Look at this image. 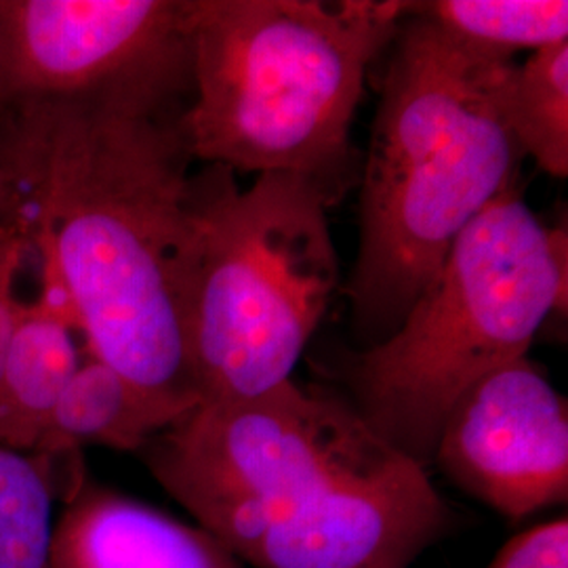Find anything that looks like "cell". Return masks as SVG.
Instances as JSON below:
<instances>
[{"mask_svg":"<svg viewBox=\"0 0 568 568\" xmlns=\"http://www.w3.org/2000/svg\"><path fill=\"white\" fill-rule=\"evenodd\" d=\"M190 98L133 89L0 114V224L58 265L89 356L183 413L201 405L185 344Z\"/></svg>","mask_w":568,"mask_h":568,"instance_id":"cell-1","label":"cell"},{"mask_svg":"<svg viewBox=\"0 0 568 568\" xmlns=\"http://www.w3.org/2000/svg\"><path fill=\"white\" fill-rule=\"evenodd\" d=\"M392 44L347 283L352 328L365 347L400 326L523 156L506 119L514 61L474 53L417 18H403Z\"/></svg>","mask_w":568,"mask_h":568,"instance_id":"cell-2","label":"cell"},{"mask_svg":"<svg viewBox=\"0 0 568 568\" xmlns=\"http://www.w3.org/2000/svg\"><path fill=\"white\" fill-rule=\"evenodd\" d=\"M400 21L394 0H194L192 159L300 175L339 203L361 182L349 131L366 70Z\"/></svg>","mask_w":568,"mask_h":568,"instance_id":"cell-3","label":"cell"},{"mask_svg":"<svg viewBox=\"0 0 568 568\" xmlns=\"http://www.w3.org/2000/svg\"><path fill=\"white\" fill-rule=\"evenodd\" d=\"M567 230L541 224L514 178L462 232L400 326L349 363V405L368 429L429 466L457 400L525 358L551 312H567Z\"/></svg>","mask_w":568,"mask_h":568,"instance_id":"cell-4","label":"cell"},{"mask_svg":"<svg viewBox=\"0 0 568 568\" xmlns=\"http://www.w3.org/2000/svg\"><path fill=\"white\" fill-rule=\"evenodd\" d=\"M236 173H194V260L185 344L203 403L260 398L291 382L339 283L316 185L264 173L241 190Z\"/></svg>","mask_w":568,"mask_h":568,"instance_id":"cell-5","label":"cell"},{"mask_svg":"<svg viewBox=\"0 0 568 568\" xmlns=\"http://www.w3.org/2000/svg\"><path fill=\"white\" fill-rule=\"evenodd\" d=\"M159 485L234 556L307 497L396 455L347 400L293 379L203 403L142 450Z\"/></svg>","mask_w":568,"mask_h":568,"instance_id":"cell-6","label":"cell"},{"mask_svg":"<svg viewBox=\"0 0 568 568\" xmlns=\"http://www.w3.org/2000/svg\"><path fill=\"white\" fill-rule=\"evenodd\" d=\"M194 0H0V114L114 91L192 95Z\"/></svg>","mask_w":568,"mask_h":568,"instance_id":"cell-7","label":"cell"},{"mask_svg":"<svg viewBox=\"0 0 568 568\" xmlns=\"http://www.w3.org/2000/svg\"><path fill=\"white\" fill-rule=\"evenodd\" d=\"M432 464L509 523L567 504V400L527 356L501 366L453 406Z\"/></svg>","mask_w":568,"mask_h":568,"instance_id":"cell-8","label":"cell"},{"mask_svg":"<svg viewBox=\"0 0 568 568\" xmlns=\"http://www.w3.org/2000/svg\"><path fill=\"white\" fill-rule=\"evenodd\" d=\"M448 523L426 467L396 453L288 509L236 558L257 568H410Z\"/></svg>","mask_w":568,"mask_h":568,"instance_id":"cell-9","label":"cell"},{"mask_svg":"<svg viewBox=\"0 0 568 568\" xmlns=\"http://www.w3.org/2000/svg\"><path fill=\"white\" fill-rule=\"evenodd\" d=\"M49 568H243L220 539L102 487L82 467L55 518Z\"/></svg>","mask_w":568,"mask_h":568,"instance_id":"cell-10","label":"cell"},{"mask_svg":"<svg viewBox=\"0 0 568 568\" xmlns=\"http://www.w3.org/2000/svg\"><path fill=\"white\" fill-rule=\"evenodd\" d=\"M34 300L23 302L0 375V445L32 453L61 392L87 358L77 307L47 255Z\"/></svg>","mask_w":568,"mask_h":568,"instance_id":"cell-11","label":"cell"},{"mask_svg":"<svg viewBox=\"0 0 568 568\" xmlns=\"http://www.w3.org/2000/svg\"><path fill=\"white\" fill-rule=\"evenodd\" d=\"M183 415L187 413L133 386L119 371L87 354L32 453L49 462L89 445L142 453Z\"/></svg>","mask_w":568,"mask_h":568,"instance_id":"cell-12","label":"cell"},{"mask_svg":"<svg viewBox=\"0 0 568 568\" xmlns=\"http://www.w3.org/2000/svg\"><path fill=\"white\" fill-rule=\"evenodd\" d=\"M400 18L434 26L469 51L511 60L568 41L567 0H434L398 2Z\"/></svg>","mask_w":568,"mask_h":568,"instance_id":"cell-13","label":"cell"},{"mask_svg":"<svg viewBox=\"0 0 568 568\" xmlns=\"http://www.w3.org/2000/svg\"><path fill=\"white\" fill-rule=\"evenodd\" d=\"M506 119L523 154L551 178H567L568 41L514 65L506 87Z\"/></svg>","mask_w":568,"mask_h":568,"instance_id":"cell-14","label":"cell"},{"mask_svg":"<svg viewBox=\"0 0 568 568\" xmlns=\"http://www.w3.org/2000/svg\"><path fill=\"white\" fill-rule=\"evenodd\" d=\"M51 466L0 445V568H49L58 518Z\"/></svg>","mask_w":568,"mask_h":568,"instance_id":"cell-15","label":"cell"},{"mask_svg":"<svg viewBox=\"0 0 568 568\" xmlns=\"http://www.w3.org/2000/svg\"><path fill=\"white\" fill-rule=\"evenodd\" d=\"M487 568H568V520L556 518L511 537Z\"/></svg>","mask_w":568,"mask_h":568,"instance_id":"cell-16","label":"cell"},{"mask_svg":"<svg viewBox=\"0 0 568 568\" xmlns=\"http://www.w3.org/2000/svg\"><path fill=\"white\" fill-rule=\"evenodd\" d=\"M28 260L30 244L11 225L0 224V375L13 328L23 302L18 297V281Z\"/></svg>","mask_w":568,"mask_h":568,"instance_id":"cell-17","label":"cell"}]
</instances>
